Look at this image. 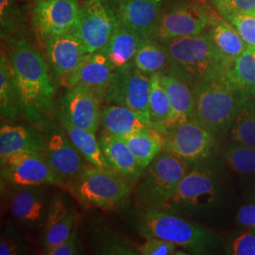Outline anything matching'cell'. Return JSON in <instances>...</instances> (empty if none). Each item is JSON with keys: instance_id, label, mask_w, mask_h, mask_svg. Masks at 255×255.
<instances>
[{"instance_id": "cell-4", "label": "cell", "mask_w": 255, "mask_h": 255, "mask_svg": "<svg viewBox=\"0 0 255 255\" xmlns=\"http://www.w3.org/2000/svg\"><path fill=\"white\" fill-rule=\"evenodd\" d=\"M162 44L170 59L169 70L189 84L192 89L210 77L228 70L232 65L208 33L175 38Z\"/></svg>"}, {"instance_id": "cell-43", "label": "cell", "mask_w": 255, "mask_h": 255, "mask_svg": "<svg viewBox=\"0 0 255 255\" xmlns=\"http://www.w3.org/2000/svg\"><path fill=\"white\" fill-rule=\"evenodd\" d=\"M237 221L244 227L255 229V204H247L237 213Z\"/></svg>"}, {"instance_id": "cell-44", "label": "cell", "mask_w": 255, "mask_h": 255, "mask_svg": "<svg viewBox=\"0 0 255 255\" xmlns=\"http://www.w3.org/2000/svg\"><path fill=\"white\" fill-rule=\"evenodd\" d=\"M191 1H195V2H198V3H203V2H206L208 0H191Z\"/></svg>"}, {"instance_id": "cell-35", "label": "cell", "mask_w": 255, "mask_h": 255, "mask_svg": "<svg viewBox=\"0 0 255 255\" xmlns=\"http://www.w3.org/2000/svg\"><path fill=\"white\" fill-rule=\"evenodd\" d=\"M97 250L101 255H136L137 247L126 237L118 233L108 231L98 239Z\"/></svg>"}, {"instance_id": "cell-2", "label": "cell", "mask_w": 255, "mask_h": 255, "mask_svg": "<svg viewBox=\"0 0 255 255\" xmlns=\"http://www.w3.org/2000/svg\"><path fill=\"white\" fill-rule=\"evenodd\" d=\"M195 119L216 137L224 135L249 96L234 80L230 69L193 88Z\"/></svg>"}, {"instance_id": "cell-32", "label": "cell", "mask_w": 255, "mask_h": 255, "mask_svg": "<svg viewBox=\"0 0 255 255\" xmlns=\"http://www.w3.org/2000/svg\"><path fill=\"white\" fill-rule=\"evenodd\" d=\"M231 136L239 144L255 147V103L247 100L234 120Z\"/></svg>"}, {"instance_id": "cell-29", "label": "cell", "mask_w": 255, "mask_h": 255, "mask_svg": "<svg viewBox=\"0 0 255 255\" xmlns=\"http://www.w3.org/2000/svg\"><path fill=\"white\" fill-rule=\"evenodd\" d=\"M148 112L150 125L158 131L165 134L169 127L172 108L167 92L161 81L160 73L150 75Z\"/></svg>"}, {"instance_id": "cell-28", "label": "cell", "mask_w": 255, "mask_h": 255, "mask_svg": "<svg viewBox=\"0 0 255 255\" xmlns=\"http://www.w3.org/2000/svg\"><path fill=\"white\" fill-rule=\"evenodd\" d=\"M209 27L210 38L230 63L233 64L249 47L237 28L226 19L213 16Z\"/></svg>"}, {"instance_id": "cell-25", "label": "cell", "mask_w": 255, "mask_h": 255, "mask_svg": "<svg viewBox=\"0 0 255 255\" xmlns=\"http://www.w3.org/2000/svg\"><path fill=\"white\" fill-rule=\"evenodd\" d=\"M24 115V108L9 59L3 51L0 56V117L11 123Z\"/></svg>"}, {"instance_id": "cell-27", "label": "cell", "mask_w": 255, "mask_h": 255, "mask_svg": "<svg viewBox=\"0 0 255 255\" xmlns=\"http://www.w3.org/2000/svg\"><path fill=\"white\" fill-rule=\"evenodd\" d=\"M58 122L64 128L71 143L89 164L95 166L111 168L109 164L101 150L100 142L96 133L89 130L76 127L61 115L55 114Z\"/></svg>"}, {"instance_id": "cell-16", "label": "cell", "mask_w": 255, "mask_h": 255, "mask_svg": "<svg viewBox=\"0 0 255 255\" xmlns=\"http://www.w3.org/2000/svg\"><path fill=\"white\" fill-rule=\"evenodd\" d=\"M81 7L78 0H37L32 23L42 38L72 31L77 25Z\"/></svg>"}, {"instance_id": "cell-30", "label": "cell", "mask_w": 255, "mask_h": 255, "mask_svg": "<svg viewBox=\"0 0 255 255\" xmlns=\"http://www.w3.org/2000/svg\"><path fill=\"white\" fill-rule=\"evenodd\" d=\"M143 170L163 151L164 134L155 128L122 137Z\"/></svg>"}, {"instance_id": "cell-15", "label": "cell", "mask_w": 255, "mask_h": 255, "mask_svg": "<svg viewBox=\"0 0 255 255\" xmlns=\"http://www.w3.org/2000/svg\"><path fill=\"white\" fill-rule=\"evenodd\" d=\"M49 203L43 185L13 188L9 204L13 223L29 232L44 230Z\"/></svg>"}, {"instance_id": "cell-9", "label": "cell", "mask_w": 255, "mask_h": 255, "mask_svg": "<svg viewBox=\"0 0 255 255\" xmlns=\"http://www.w3.org/2000/svg\"><path fill=\"white\" fill-rule=\"evenodd\" d=\"M149 95L150 76L139 70L132 63L116 70L103 102L132 110L150 125Z\"/></svg>"}, {"instance_id": "cell-10", "label": "cell", "mask_w": 255, "mask_h": 255, "mask_svg": "<svg viewBox=\"0 0 255 255\" xmlns=\"http://www.w3.org/2000/svg\"><path fill=\"white\" fill-rule=\"evenodd\" d=\"M39 128L45 134V146L41 153L69 190L70 185L85 168L83 157L73 146L60 122L48 119Z\"/></svg>"}, {"instance_id": "cell-36", "label": "cell", "mask_w": 255, "mask_h": 255, "mask_svg": "<svg viewBox=\"0 0 255 255\" xmlns=\"http://www.w3.org/2000/svg\"><path fill=\"white\" fill-rule=\"evenodd\" d=\"M24 239L15 228L13 221L8 220L0 238V255H18L27 254Z\"/></svg>"}, {"instance_id": "cell-13", "label": "cell", "mask_w": 255, "mask_h": 255, "mask_svg": "<svg viewBox=\"0 0 255 255\" xmlns=\"http://www.w3.org/2000/svg\"><path fill=\"white\" fill-rule=\"evenodd\" d=\"M217 199V186L212 172L203 167L189 170L180 182L165 211H194L208 207Z\"/></svg>"}, {"instance_id": "cell-17", "label": "cell", "mask_w": 255, "mask_h": 255, "mask_svg": "<svg viewBox=\"0 0 255 255\" xmlns=\"http://www.w3.org/2000/svg\"><path fill=\"white\" fill-rule=\"evenodd\" d=\"M101 103L91 90L78 85L64 93L55 114L61 115L76 127L96 133L101 125Z\"/></svg>"}, {"instance_id": "cell-3", "label": "cell", "mask_w": 255, "mask_h": 255, "mask_svg": "<svg viewBox=\"0 0 255 255\" xmlns=\"http://www.w3.org/2000/svg\"><path fill=\"white\" fill-rule=\"evenodd\" d=\"M132 228L144 238L157 237L194 255H206L218 242L199 224L165 210H140L131 213Z\"/></svg>"}, {"instance_id": "cell-41", "label": "cell", "mask_w": 255, "mask_h": 255, "mask_svg": "<svg viewBox=\"0 0 255 255\" xmlns=\"http://www.w3.org/2000/svg\"><path fill=\"white\" fill-rule=\"evenodd\" d=\"M74 228L72 234L65 241L56 246L44 248L43 255H76L81 254L80 244L78 243L77 230Z\"/></svg>"}, {"instance_id": "cell-5", "label": "cell", "mask_w": 255, "mask_h": 255, "mask_svg": "<svg viewBox=\"0 0 255 255\" xmlns=\"http://www.w3.org/2000/svg\"><path fill=\"white\" fill-rule=\"evenodd\" d=\"M190 164L172 153L161 151L137 182L134 192L137 209H164L190 170Z\"/></svg>"}, {"instance_id": "cell-45", "label": "cell", "mask_w": 255, "mask_h": 255, "mask_svg": "<svg viewBox=\"0 0 255 255\" xmlns=\"http://www.w3.org/2000/svg\"><path fill=\"white\" fill-rule=\"evenodd\" d=\"M251 14H255V11H254V12H251Z\"/></svg>"}, {"instance_id": "cell-21", "label": "cell", "mask_w": 255, "mask_h": 255, "mask_svg": "<svg viewBox=\"0 0 255 255\" xmlns=\"http://www.w3.org/2000/svg\"><path fill=\"white\" fill-rule=\"evenodd\" d=\"M160 78L172 108L168 130L195 119V95L191 86L170 70L160 73Z\"/></svg>"}, {"instance_id": "cell-24", "label": "cell", "mask_w": 255, "mask_h": 255, "mask_svg": "<svg viewBox=\"0 0 255 255\" xmlns=\"http://www.w3.org/2000/svg\"><path fill=\"white\" fill-rule=\"evenodd\" d=\"M101 125L104 131L119 137L153 128L146 124L134 111L116 104H105L102 106Z\"/></svg>"}, {"instance_id": "cell-42", "label": "cell", "mask_w": 255, "mask_h": 255, "mask_svg": "<svg viewBox=\"0 0 255 255\" xmlns=\"http://www.w3.org/2000/svg\"><path fill=\"white\" fill-rule=\"evenodd\" d=\"M15 0H0V20H1V31L2 35L5 32L11 31L14 27Z\"/></svg>"}, {"instance_id": "cell-14", "label": "cell", "mask_w": 255, "mask_h": 255, "mask_svg": "<svg viewBox=\"0 0 255 255\" xmlns=\"http://www.w3.org/2000/svg\"><path fill=\"white\" fill-rule=\"evenodd\" d=\"M47 62L56 86L67 87L85 55L81 41L73 30L45 39Z\"/></svg>"}, {"instance_id": "cell-38", "label": "cell", "mask_w": 255, "mask_h": 255, "mask_svg": "<svg viewBox=\"0 0 255 255\" xmlns=\"http://www.w3.org/2000/svg\"><path fill=\"white\" fill-rule=\"evenodd\" d=\"M213 4L223 18L231 14L255 11V0H213Z\"/></svg>"}, {"instance_id": "cell-19", "label": "cell", "mask_w": 255, "mask_h": 255, "mask_svg": "<svg viewBox=\"0 0 255 255\" xmlns=\"http://www.w3.org/2000/svg\"><path fill=\"white\" fill-rule=\"evenodd\" d=\"M115 72L116 69L103 51L85 54L66 89L81 85L91 90L103 102Z\"/></svg>"}, {"instance_id": "cell-26", "label": "cell", "mask_w": 255, "mask_h": 255, "mask_svg": "<svg viewBox=\"0 0 255 255\" xmlns=\"http://www.w3.org/2000/svg\"><path fill=\"white\" fill-rule=\"evenodd\" d=\"M144 38L119 21L108 46L102 50L116 70L132 64Z\"/></svg>"}, {"instance_id": "cell-31", "label": "cell", "mask_w": 255, "mask_h": 255, "mask_svg": "<svg viewBox=\"0 0 255 255\" xmlns=\"http://www.w3.org/2000/svg\"><path fill=\"white\" fill-rule=\"evenodd\" d=\"M133 64L142 72L152 75L166 72L171 68L164 45L154 38H144L137 50Z\"/></svg>"}, {"instance_id": "cell-22", "label": "cell", "mask_w": 255, "mask_h": 255, "mask_svg": "<svg viewBox=\"0 0 255 255\" xmlns=\"http://www.w3.org/2000/svg\"><path fill=\"white\" fill-rule=\"evenodd\" d=\"M45 134L37 126L12 125L2 122L0 128V158L23 151L42 152Z\"/></svg>"}, {"instance_id": "cell-39", "label": "cell", "mask_w": 255, "mask_h": 255, "mask_svg": "<svg viewBox=\"0 0 255 255\" xmlns=\"http://www.w3.org/2000/svg\"><path fill=\"white\" fill-rule=\"evenodd\" d=\"M177 248L173 243L157 237H148L146 241L137 247L138 254L141 255H179Z\"/></svg>"}, {"instance_id": "cell-40", "label": "cell", "mask_w": 255, "mask_h": 255, "mask_svg": "<svg viewBox=\"0 0 255 255\" xmlns=\"http://www.w3.org/2000/svg\"><path fill=\"white\" fill-rule=\"evenodd\" d=\"M229 251L234 255H255V229L235 238Z\"/></svg>"}, {"instance_id": "cell-23", "label": "cell", "mask_w": 255, "mask_h": 255, "mask_svg": "<svg viewBox=\"0 0 255 255\" xmlns=\"http://www.w3.org/2000/svg\"><path fill=\"white\" fill-rule=\"evenodd\" d=\"M100 146L110 167L131 182H137L144 170L122 137L104 131L100 139Z\"/></svg>"}, {"instance_id": "cell-37", "label": "cell", "mask_w": 255, "mask_h": 255, "mask_svg": "<svg viewBox=\"0 0 255 255\" xmlns=\"http://www.w3.org/2000/svg\"><path fill=\"white\" fill-rule=\"evenodd\" d=\"M237 28L238 33L249 47L255 48V15L251 13H236L225 18Z\"/></svg>"}, {"instance_id": "cell-6", "label": "cell", "mask_w": 255, "mask_h": 255, "mask_svg": "<svg viewBox=\"0 0 255 255\" xmlns=\"http://www.w3.org/2000/svg\"><path fill=\"white\" fill-rule=\"evenodd\" d=\"M69 190L86 206L118 210L129 200L131 182L112 168L85 166Z\"/></svg>"}, {"instance_id": "cell-20", "label": "cell", "mask_w": 255, "mask_h": 255, "mask_svg": "<svg viewBox=\"0 0 255 255\" xmlns=\"http://www.w3.org/2000/svg\"><path fill=\"white\" fill-rule=\"evenodd\" d=\"M76 210L72 201L63 194L54 196L49 203L46 225L43 230L44 248L56 246L65 241L73 232Z\"/></svg>"}, {"instance_id": "cell-34", "label": "cell", "mask_w": 255, "mask_h": 255, "mask_svg": "<svg viewBox=\"0 0 255 255\" xmlns=\"http://www.w3.org/2000/svg\"><path fill=\"white\" fill-rule=\"evenodd\" d=\"M224 159L231 169L239 174L255 172V147L240 144L224 151Z\"/></svg>"}, {"instance_id": "cell-12", "label": "cell", "mask_w": 255, "mask_h": 255, "mask_svg": "<svg viewBox=\"0 0 255 255\" xmlns=\"http://www.w3.org/2000/svg\"><path fill=\"white\" fill-rule=\"evenodd\" d=\"M216 138L196 119L170 128L164 134L163 150L183 161L197 164L208 159L216 147Z\"/></svg>"}, {"instance_id": "cell-11", "label": "cell", "mask_w": 255, "mask_h": 255, "mask_svg": "<svg viewBox=\"0 0 255 255\" xmlns=\"http://www.w3.org/2000/svg\"><path fill=\"white\" fill-rule=\"evenodd\" d=\"M212 18V14L201 3L176 2L162 10L154 39L163 43L175 38L200 34L209 27Z\"/></svg>"}, {"instance_id": "cell-33", "label": "cell", "mask_w": 255, "mask_h": 255, "mask_svg": "<svg viewBox=\"0 0 255 255\" xmlns=\"http://www.w3.org/2000/svg\"><path fill=\"white\" fill-rule=\"evenodd\" d=\"M230 72L248 95H255V48L248 47L232 64Z\"/></svg>"}, {"instance_id": "cell-7", "label": "cell", "mask_w": 255, "mask_h": 255, "mask_svg": "<svg viewBox=\"0 0 255 255\" xmlns=\"http://www.w3.org/2000/svg\"><path fill=\"white\" fill-rule=\"evenodd\" d=\"M119 23L116 10L108 0H86L73 31L85 54L94 53L106 48Z\"/></svg>"}, {"instance_id": "cell-1", "label": "cell", "mask_w": 255, "mask_h": 255, "mask_svg": "<svg viewBox=\"0 0 255 255\" xmlns=\"http://www.w3.org/2000/svg\"><path fill=\"white\" fill-rule=\"evenodd\" d=\"M6 54L27 120L41 127L54 112L55 87L45 56L27 40L10 38Z\"/></svg>"}, {"instance_id": "cell-46", "label": "cell", "mask_w": 255, "mask_h": 255, "mask_svg": "<svg viewBox=\"0 0 255 255\" xmlns=\"http://www.w3.org/2000/svg\"><path fill=\"white\" fill-rule=\"evenodd\" d=\"M35 1H37V0H35Z\"/></svg>"}, {"instance_id": "cell-18", "label": "cell", "mask_w": 255, "mask_h": 255, "mask_svg": "<svg viewBox=\"0 0 255 255\" xmlns=\"http://www.w3.org/2000/svg\"><path fill=\"white\" fill-rule=\"evenodd\" d=\"M119 20L142 38H154L163 0H112Z\"/></svg>"}, {"instance_id": "cell-8", "label": "cell", "mask_w": 255, "mask_h": 255, "mask_svg": "<svg viewBox=\"0 0 255 255\" xmlns=\"http://www.w3.org/2000/svg\"><path fill=\"white\" fill-rule=\"evenodd\" d=\"M1 182L12 188L55 185L65 188L63 181L56 175L46 157L41 152L23 151L0 158Z\"/></svg>"}]
</instances>
